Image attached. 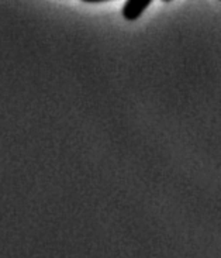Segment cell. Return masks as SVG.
Segmentation results:
<instances>
[{
    "label": "cell",
    "mask_w": 221,
    "mask_h": 258,
    "mask_svg": "<svg viewBox=\"0 0 221 258\" xmlns=\"http://www.w3.org/2000/svg\"><path fill=\"white\" fill-rule=\"evenodd\" d=\"M151 3L152 0H127L123 7V17L128 21H135Z\"/></svg>",
    "instance_id": "cell-1"
},
{
    "label": "cell",
    "mask_w": 221,
    "mask_h": 258,
    "mask_svg": "<svg viewBox=\"0 0 221 258\" xmlns=\"http://www.w3.org/2000/svg\"><path fill=\"white\" fill-rule=\"evenodd\" d=\"M85 3H102V2H109V0H82Z\"/></svg>",
    "instance_id": "cell-2"
},
{
    "label": "cell",
    "mask_w": 221,
    "mask_h": 258,
    "mask_svg": "<svg viewBox=\"0 0 221 258\" xmlns=\"http://www.w3.org/2000/svg\"><path fill=\"white\" fill-rule=\"evenodd\" d=\"M162 2H166V3H168V2H172V0H162Z\"/></svg>",
    "instance_id": "cell-3"
}]
</instances>
